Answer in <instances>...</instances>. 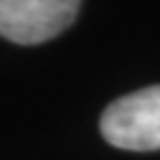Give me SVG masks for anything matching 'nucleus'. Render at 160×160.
I'll return each mask as SVG.
<instances>
[{
	"mask_svg": "<svg viewBox=\"0 0 160 160\" xmlns=\"http://www.w3.org/2000/svg\"><path fill=\"white\" fill-rule=\"evenodd\" d=\"M100 133L125 151L160 149V85L113 100L100 116Z\"/></svg>",
	"mask_w": 160,
	"mask_h": 160,
	"instance_id": "nucleus-1",
	"label": "nucleus"
},
{
	"mask_svg": "<svg viewBox=\"0 0 160 160\" xmlns=\"http://www.w3.org/2000/svg\"><path fill=\"white\" fill-rule=\"evenodd\" d=\"M80 9L76 0H0V36L18 45H40L62 33Z\"/></svg>",
	"mask_w": 160,
	"mask_h": 160,
	"instance_id": "nucleus-2",
	"label": "nucleus"
}]
</instances>
